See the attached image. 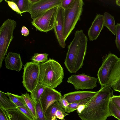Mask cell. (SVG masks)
Wrapping results in <instances>:
<instances>
[{
	"label": "cell",
	"instance_id": "603a6c76",
	"mask_svg": "<svg viewBox=\"0 0 120 120\" xmlns=\"http://www.w3.org/2000/svg\"><path fill=\"white\" fill-rule=\"evenodd\" d=\"M22 95L28 107L32 113L36 120L37 118L36 110V103L32 99L28 93H26L24 94H22Z\"/></svg>",
	"mask_w": 120,
	"mask_h": 120
},
{
	"label": "cell",
	"instance_id": "30bf717a",
	"mask_svg": "<svg viewBox=\"0 0 120 120\" xmlns=\"http://www.w3.org/2000/svg\"><path fill=\"white\" fill-rule=\"evenodd\" d=\"M61 0H40L31 5L29 12L33 20L40 16L52 8L60 6Z\"/></svg>",
	"mask_w": 120,
	"mask_h": 120
},
{
	"label": "cell",
	"instance_id": "cb8c5ba5",
	"mask_svg": "<svg viewBox=\"0 0 120 120\" xmlns=\"http://www.w3.org/2000/svg\"><path fill=\"white\" fill-rule=\"evenodd\" d=\"M12 1L16 4L22 13L28 12L31 5L29 0H13Z\"/></svg>",
	"mask_w": 120,
	"mask_h": 120
},
{
	"label": "cell",
	"instance_id": "484cf974",
	"mask_svg": "<svg viewBox=\"0 0 120 120\" xmlns=\"http://www.w3.org/2000/svg\"><path fill=\"white\" fill-rule=\"evenodd\" d=\"M48 54L46 53H36L34 54L31 60H32V62L35 63H43L48 60Z\"/></svg>",
	"mask_w": 120,
	"mask_h": 120
},
{
	"label": "cell",
	"instance_id": "ffe728a7",
	"mask_svg": "<svg viewBox=\"0 0 120 120\" xmlns=\"http://www.w3.org/2000/svg\"><path fill=\"white\" fill-rule=\"evenodd\" d=\"M7 111L9 120H31L17 108Z\"/></svg>",
	"mask_w": 120,
	"mask_h": 120
},
{
	"label": "cell",
	"instance_id": "83f0119b",
	"mask_svg": "<svg viewBox=\"0 0 120 120\" xmlns=\"http://www.w3.org/2000/svg\"><path fill=\"white\" fill-rule=\"evenodd\" d=\"M36 110L37 114L36 120H47L45 115L40 101L36 103Z\"/></svg>",
	"mask_w": 120,
	"mask_h": 120
},
{
	"label": "cell",
	"instance_id": "74e56055",
	"mask_svg": "<svg viewBox=\"0 0 120 120\" xmlns=\"http://www.w3.org/2000/svg\"><path fill=\"white\" fill-rule=\"evenodd\" d=\"M21 32L22 35L24 36H27L29 34L28 30L27 28L24 26L22 27Z\"/></svg>",
	"mask_w": 120,
	"mask_h": 120
},
{
	"label": "cell",
	"instance_id": "4316f807",
	"mask_svg": "<svg viewBox=\"0 0 120 120\" xmlns=\"http://www.w3.org/2000/svg\"><path fill=\"white\" fill-rule=\"evenodd\" d=\"M109 108L112 116H113L118 120H120V109L110 100Z\"/></svg>",
	"mask_w": 120,
	"mask_h": 120
},
{
	"label": "cell",
	"instance_id": "2e32d148",
	"mask_svg": "<svg viewBox=\"0 0 120 120\" xmlns=\"http://www.w3.org/2000/svg\"><path fill=\"white\" fill-rule=\"evenodd\" d=\"M58 110L61 111L65 117L68 115L65 112V108L60 104L58 101H56L50 105L45 112L47 120H51L53 116L56 117L55 113Z\"/></svg>",
	"mask_w": 120,
	"mask_h": 120
},
{
	"label": "cell",
	"instance_id": "f35d334b",
	"mask_svg": "<svg viewBox=\"0 0 120 120\" xmlns=\"http://www.w3.org/2000/svg\"><path fill=\"white\" fill-rule=\"evenodd\" d=\"M86 104L82 105H79L78 107L77 110V112L78 113H80L84 109Z\"/></svg>",
	"mask_w": 120,
	"mask_h": 120
},
{
	"label": "cell",
	"instance_id": "e0dca14e",
	"mask_svg": "<svg viewBox=\"0 0 120 120\" xmlns=\"http://www.w3.org/2000/svg\"><path fill=\"white\" fill-rule=\"evenodd\" d=\"M7 97V93L0 91V108L6 111L16 109L17 106Z\"/></svg>",
	"mask_w": 120,
	"mask_h": 120
},
{
	"label": "cell",
	"instance_id": "4dcf8cb0",
	"mask_svg": "<svg viewBox=\"0 0 120 120\" xmlns=\"http://www.w3.org/2000/svg\"><path fill=\"white\" fill-rule=\"evenodd\" d=\"M5 1L7 2L8 6L13 10L16 12L18 14H20L22 16V13L19 8L16 4L12 1H8L6 0Z\"/></svg>",
	"mask_w": 120,
	"mask_h": 120
},
{
	"label": "cell",
	"instance_id": "d4e9b609",
	"mask_svg": "<svg viewBox=\"0 0 120 120\" xmlns=\"http://www.w3.org/2000/svg\"><path fill=\"white\" fill-rule=\"evenodd\" d=\"M92 97L78 102L69 104L68 106L65 108L66 113L73 112L77 109L78 106L81 105H85L91 99Z\"/></svg>",
	"mask_w": 120,
	"mask_h": 120
},
{
	"label": "cell",
	"instance_id": "e575fe53",
	"mask_svg": "<svg viewBox=\"0 0 120 120\" xmlns=\"http://www.w3.org/2000/svg\"><path fill=\"white\" fill-rule=\"evenodd\" d=\"M60 104L64 108L67 107L69 104L67 100L64 96H62L58 101Z\"/></svg>",
	"mask_w": 120,
	"mask_h": 120
},
{
	"label": "cell",
	"instance_id": "7c38bea8",
	"mask_svg": "<svg viewBox=\"0 0 120 120\" xmlns=\"http://www.w3.org/2000/svg\"><path fill=\"white\" fill-rule=\"evenodd\" d=\"M62 96L61 93L54 88L46 86L40 100L44 113L50 105L56 101H58Z\"/></svg>",
	"mask_w": 120,
	"mask_h": 120
},
{
	"label": "cell",
	"instance_id": "5bb4252c",
	"mask_svg": "<svg viewBox=\"0 0 120 120\" xmlns=\"http://www.w3.org/2000/svg\"><path fill=\"white\" fill-rule=\"evenodd\" d=\"M98 91H75L64 94V96L69 104L80 101L94 97Z\"/></svg>",
	"mask_w": 120,
	"mask_h": 120
},
{
	"label": "cell",
	"instance_id": "9a60e30c",
	"mask_svg": "<svg viewBox=\"0 0 120 120\" xmlns=\"http://www.w3.org/2000/svg\"><path fill=\"white\" fill-rule=\"evenodd\" d=\"M6 68L8 69L19 72L23 65L20 54L9 52L4 60Z\"/></svg>",
	"mask_w": 120,
	"mask_h": 120
},
{
	"label": "cell",
	"instance_id": "d6a6232c",
	"mask_svg": "<svg viewBox=\"0 0 120 120\" xmlns=\"http://www.w3.org/2000/svg\"><path fill=\"white\" fill-rule=\"evenodd\" d=\"M0 120H9L7 111L0 108Z\"/></svg>",
	"mask_w": 120,
	"mask_h": 120
},
{
	"label": "cell",
	"instance_id": "1f68e13d",
	"mask_svg": "<svg viewBox=\"0 0 120 120\" xmlns=\"http://www.w3.org/2000/svg\"><path fill=\"white\" fill-rule=\"evenodd\" d=\"M75 0H61L60 6L64 10L68 9L72 5Z\"/></svg>",
	"mask_w": 120,
	"mask_h": 120
},
{
	"label": "cell",
	"instance_id": "9c48e42d",
	"mask_svg": "<svg viewBox=\"0 0 120 120\" xmlns=\"http://www.w3.org/2000/svg\"><path fill=\"white\" fill-rule=\"evenodd\" d=\"M98 79V78L84 74L72 75L68 78L67 82L72 84L77 90L92 89L97 86Z\"/></svg>",
	"mask_w": 120,
	"mask_h": 120
},
{
	"label": "cell",
	"instance_id": "ac0fdd59",
	"mask_svg": "<svg viewBox=\"0 0 120 120\" xmlns=\"http://www.w3.org/2000/svg\"><path fill=\"white\" fill-rule=\"evenodd\" d=\"M120 78V58H118L112 70L107 85L112 88Z\"/></svg>",
	"mask_w": 120,
	"mask_h": 120
},
{
	"label": "cell",
	"instance_id": "f546056e",
	"mask_svg": "<svg viewBox=\"0 0 120 120\" xmlns=\"http://www.w3.org/2000/svg\"><path fill=\"white\" fill-rule=\"evenodd\" d=\"M17 108L19 109L30 120H36L32 113L30 110L21 107H17Z\"/></svg>",
	"mask_w": 120,
	"mask_h": 120
},
{
	"label": "cell",
	"instance_id": "d590c367",
	"mask_svg": "<svg viewBox=\"0 0 120 120\" xmlns=\"http://www.w3.org/2000/svg\"><path fill=\"white\" fill-rule=\"evenodd\" d=\"M112 88L115 91L120 92V78L115 83Z\"/></svg>",
	"mask_w": 120,
	"mask_h": 120
},
{
	"label": "cell",
	"instance_id": "b9f144b4",
	"mask_svg": "<svg viewBox=\"0 0 120 120\" xmlns=\"http://www.w3.org/2000/svg\"><path fill=\"white\" fill-rule=\"evenodd\" d=\"M56 117L55 116H53L51 120H56Z\"/></svg>",
	"mask_w": 120,
	"mask_h": 120
},
{
	"label": "cell",
	"instance_id": "7a4b0ae2",
	"mask_svg": "<svg viewBox=\"0 0 120 120\" xmlns=\"http://www.w3.org/2000/svg\"><path fill=\"white\" fill-rule=\"evenodd\" d=\"M68 46L64 63L70 73L76 72L82 68L87 50L88 38L82 30H77Z\"/></svg>",
	"mask_w": 120,
	"mask_h": 120
},
{
	"label": "cell",
	"instance_id": "f1b7e54d",
	"mask_svg": "<svg viewBox=\"0 0 120 120\" xmlns=\"http://www.w3.org/2000/svg\"><path fill=\"white\" fill-rule=\"evenodd\" d=\"M115 41L116 46L120 53V23H118L116 25V34Z\"/></svg>",
	"mask_w": 120,
	"mask_h": 120
},
{
	"label": "cell",
	"instance_id": "8d00e7d4",
	"mask_svg": "<svg viewBox=\"0 0 120 120\" xmlns=\"http://www.w3.org/2000/svg\"><path fill=\"white\" fill-rule=\"evenodd\" d=\"M55 115L56 117L62 120L65 117L63 112L60 110H58L56 112Z\"/></svg>",
	"mask_w": 120,
	"mask_h": 120
},
{
	"label": "cell",
	"instance_id": "7402d4cb",
	"mask_svg": "<svg viewBox=\"0 0 120 120\" xmlns=\"http://www.w3.org/2000/svg\"><path fill=\"white\" fill-rule=\"evenodd\" d=\"M46 87L39 83L34 89L30 93V96L36 103L40 101L41 95Z\"/></svg>",
	"mask_w": 120,
	"mask_h": 120
},
{
	"label": "cell",
	"instance_id": "277c9868",
	"mask_svg": "<svg viewBox=\"0 0 120 120\" xmlns=\"http://www.w3.org/2000/svg\"><path fill=\"white\" fill-rule=\"evenodd\" d=\"M84 2L82 0H75L71 6L64 10V39L66 41L80 19Z\"/></svg>",
	"mask_w": 120,
	"mask_h": 120
},
{
	"label": "cell",
	"instance_id": "7bdbcfd3",
	"mask_svg": "<svg viewBox=\"0 0 120 120\" xmlns=\"http://www.w3.org/2000/svg\"><path fill=\"white\" fill-rule=\"evenodd\" d=\"M61 120H66L65 119H64V118L63 119H62Z\"/></svg>",
	"mask_w": 120,
	"mask_h": 120
},
{
	"label": "cell",
	"instance_id": "52a82bcc",
	"mask_svg": "<svg viewBox=\"0 0 120 120\" xmlns=\"http://www.w3.org/2000/svg\"><path fill=\"white\" fill-rule=\"evenodd\" d=\"M58 6L52 8L46 11L31 22L32 25L37 30L47 33L54 29Z\"/></svg>",
	"mask_w": 120,
	"mask_h": 120
},
{
	"label": "cell",
	"instance_id": "3957f363",
	"mask_svg": "<svg viewBox=\"0 0 120 120\" xmlns=\"http://www.w3.org/2000/svg\"><path fill=\"white\" fill-rule=\"evenodd\" d=\"M39 65V83L55 88L62 82L64 70L57 61L49 59L44 63H40Z\"/></svg>",
	"mask_w": 120,
	"mask_h": 120
},
{
	"label": "cell",
	"instance_id": "ab89813d",
	"mask_svg": "<svg viewBox=\"0 0 120 120\" xmlns=\"http://www.w3.org/2000/svg\"><path fill=\"white\" fill-rule=\"evenodd\" d=\"M29 0L31 5H32L38 2L40 0Z\"/></svg>",
	"mask_w": 120,
	"mask_h": 120
},
{
	"label": "cell",
	"instance_id": "6da1fadb",
	"mask_svg": "<svg viewBox=\"0 0 120 120\" xmlns=\"http://www.w3.org/2000/svg\"><path fill=\"white\" fill-rule=\"evenodd\" d=\"M113 90L106 85L101 87L97 93L87 103L80 113L78 114L82 120H106L112 116L109 106Z\"/></svg>",
	"mask_w": 120,
	"mask_h": 120
},
{
	"label": "cell",
	"instance_id": "ba28073f",
	"mask_svg": "<svg viewBox=\"0 0 120 120\" xmlns=\"http://www.w3.org/2000/svg\"><path fill=\"white\" fill-rule=\"evenodd\" d=\"M118 58L116 55L109 53L103 60L102 64L97 74L99 83L101 87L107 85L112 70Z\"/></svg>",
	"mask_w": 120,
	"mask_h": 120
},
{
	"label": "cell",
	"instance_id": "d6986e66",
	"mask_svg": "<svg viewBox=\"0 0 120 120\" xmlns=\"http://www.w3.org/2000/svg\"><path fill=\"white\" fill-rule=\"evenodd\" d=\"M104 26L106 27L113 34L115 35L116 25L114 17L106 12L104 15Z\"/></svg>",
	"mask_w": 120,
	"mask_h": 120
},
{
	"label": "cell",
	"instance_id": "44dd1931",
	"mask_svg": "<svg viewBox=\"0 0 120 120\" xmlns=\"http://www.w3.org/2000/svg\"><path fill=\"white\" fill-rule=\"evenodd\" d=\"M8 96L17 107H21L30 110L26 105L22 95L19 96L7 92Z\"/></svg>",
	"mask_w": 120,
	"mask_h": 120
},
{
	"label": "cell",
	"instance_id": "60d3db41",
	"mask_svg": "<svg viewBox=\"0 0 120 120\" xmlns=\"http://www.w3.org/2000/svg\"><path fill=\"white\" fill-rule=\"evenodd\" d=\"M116 3L117 5L120 7V0H116Z\"/></svg>",
	"mask_w": 120,
	"mask_h": 120
},
{
	"label": "cell",
	"instance_id": "8fae6325",
	"mask_svg": "<svg viewBox=\"0 0 120 120\" xmlns=\"http://www.w3.org/2000/svg\"><path fill=\"white\" fill-rule=\"evenodd\" d=\"M64 9L60 6L58 7L54 26L55 35L60 46L64 48L66 46L64 39Z\"/></svg>",
	"mask_w": 120,
	"mask_h": 120
},
{
	"label": "cell",
	"instance_id": "4fadbf2b",
	"mask_svg": "<svg viewBox=\"0 0 120 120\" xmlns=\"http://www.w3.org/2000/svg\"><path fill=\"white\" fill-rule=\"evenodd\" d=\"M104 26V15L97 14L88 31V36L90 41L97 39Z\"/></svg>",
	"mask_w": 120,
	"mask_h": 120
},
{
	"label": "cell",
	"instance_id": "5b68a950",
	"mask_svg": "<svg viewBox=\"0 0 120 120\" xmlns=\"http://www.w3.org/2000/svg\"><path fill=\"white\" fill-rule=\"evenodd\" d=\"M17 25L15 20L8 19L0 27V68L7 53L8 47L14 36V30Z\"/></svg>",
	"mask_w": 120,
	"mask_h": 120
},
{
	"label": "cell",
	"instance_id": "8992f818",
	"mask_svg": "<svg viewBox=\"0 0 120 120\" xmlns=\"http://www.w3.org/2000/svg\"><path fill=\"white\" fill-rule=\"evenodd\" d=\"M23 70L22 83L27 91L31 93L39 83V64L27 62L24 65Z\"/></svg>",
	"mask_w": 120,
	"mask_h": 120
},
{
	"label": "cell",
	"instance_id": "836d02e7",
	"mask_svg": "<svg viewBox=\"0 0 120 120\" xmlns=\"http://www.w3.org/2000/svg\"><path fill=\"white\" fill-rule=\"evenodd\" d=\"M110 100L120 109V95H113Z\"/></svg>",
	"mask_w": 120,
	"mask_h": 120
}]
</instances>
